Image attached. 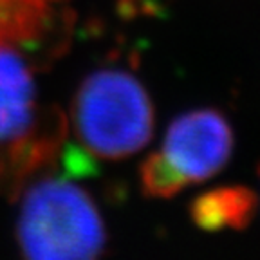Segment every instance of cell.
<instances>
[{
	"label": "cell",
	"instance_id": "4",
	"mask_svg": "<svg viewBox=\"0 0 260 260\" xmlns=\"http://www.w3.org/2000/svg\"><path fill=\"white\" fill-rule=\"evenodd\" d=\"M42 118L29 63L13 44H0V150L27 138Z\"/></svg>",
	"mask_w": 260,
	"mask_h": 260
},
{
	"label": "cell",
	"instance_id": "3",
	"mask_svg": "<svg viewBox=\"0 0 260 260\" xmlns=\"http://www.w3.org/2000/svg\"><path fill=\"white\" fill-rule=\"evenodd\" d=\"M161 155L184 184L219 174L233 152V130L217 109H195L170 123Z\"/></svg>",
	"mask_w": 260,
	"mask_h": 260
},
{
	"label": "cell",
	"instance_id": "1",
	"mask_svg": "<svg viewBox=\"0 0 260 260\" xmlns=\"http://www.w3.org/2000/svg\"><path fill=\"white\" fill-rule=\"evenodd\" d=\"M27 188L16 224L24 260H102L107 232L89 191L67 175Z\"/></svg>",
	"mask_w": 260,
	"mask_h": 260
},
{
	"label": "cell",
	"instance_id": "6",
	"mask_svg": "<svg viewBox=\"0 0 260 260\" xmlns=\"http://www.w3.org/2000/svg\"><path fill=\"white\" fill-rule=\"evenodd\" d=\"M141 190L154 199H170L186 188L184 181L170 168L161 152H154L139 165Z\"/></svg>",
	"mask_w": 260,
	"mask_h": 260
},
{
	"label": "cell",
	"instance_id": "7",
	"mask_svg": "<svg viewBox=\"0 0 260 260\" xmlns=\"http://www.w3.org/2000/svg\"><path fill=\"white\" fill-rule=\"evenodd\" d=\"M258 172H260V167H258Z\"/></svg>",
	"mask_w": 260,
	"mask_h": 260
},
{
	"label": "cell",
	"instance_id": "2",
	"mask_svg": "<svg viewBox=\"0 0 260 260\" xmlns=\"http://www.w3.org/2000/svg\"><path fill=\"white\" fill-rule=\"evenodd\" d=\"M71 121L80 146L94 159L119 161L138 154L154 136V105L132 73L100 69L81 81Z\"/></svg>",
	"mask_w": 260,
	"mask_h": 260
},
{
	"label": "cell",
	"instance_id": "5",
	"mask_svg": "<svg viewBox=\"0 0 260 260\" xmlns=\"http://www.w3.org/2000/svg\"><path fill=\"white\" fill-rule=\"evenodd\" d=\"M258 211V195L248 186H220L197 195L190 217L203 232H242Z\"/></svg>",
	"mask_w": 260,
	"mask_h": 260
}]
</instances>
